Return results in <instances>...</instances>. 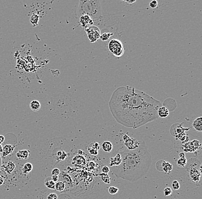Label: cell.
<instances>
[{"label": "cell", "instance_id": "cell-1", "mask_svg": "<svg viewBox=\"0 0 202 199\" xmlns=\"http://www.w3.org/2000/svg\"><path fill=\"white\" fill-rule=\"evenodd\" d=\"M161 102L134 87L117 89L109 101L110 111L119 123L134 129L159 118Z\"/></svg>", "mask_w": 202, "mask_h": 199}, {"label": "cell", "instance_id": "cell-2", "mask_svg": "<svg viewBox=\"0 0 202 199\" xmlns=\"http://www.w3.org/2000/svg\"><path fill=\"white\" fill-rule=\"evenodd\" d=\"M122 162L118 166L112 167V172L117 178L130 182L138 181L148 172L152 164V156L145 143L141 141L137 149L119 152Z\"/></svg>", "mask_w": 202, "mask_h": 199}, {"label": "cell", "instance_id": "cell-3", "mask_svg": "<svg viewBox=\"0 0 202 199\" xmlns=\"http://www.w3.org/2000/svg\"><path fill=\"white\" fill-rule=\"evenodd\" d=\"M76 17L79 18L83 15L88 16L94 21L100 20L102 17V8L100 1H80L77 10Z\"/></svg>", "mask_w": 202, "mask_h": 199}, {"label": "cell", "instance_id": "cell-4", "mask_svg": "<svg viewBox=\"0 0 202 199\" xmlns=\"http://www.w3.org/2000/svg\"><path fill=\"white\" fill-rule=\"evenodd\" d=\"M187 170L189 178L194 183H201V164L195 159H191L187 164Z\"/></svg>", "mask_w": 202, "mask_h": 199}, {"label": "cell", "instance_id": "cell-5", "mask_svg": "<svg viewBox=\"0 0 202 199\" xmlns=\"http://www.w3.org/2000/svg\"><path fill=\"white\" fill-rule=\"evenodd\" d=\"M109 49L110 51L117 57H121L124 53V48L120 40L114 39L110 40L109 43Z\"/></svg>", "mask_w": 202, "mask_h": 199}, {"label": "cell", "instance_id": "cell-6", "mask_svg": "<svg viewBox=\"0 0 202 199\" xmlns=\"http://www.w3.org/2000/svg\"><path fill=\"white\" fill-rule=\"evenodd\" d=\"M85 30L91 42H95L100 38L101 31L98 28L92 25L85 28Z\"/></svg>", "mask_w": 202, "mask_h": 199}, {"label": "cell", "instance_id": "cell-7", "mask_svg": "<svg viewBox=\"0 0 202 199\" xmlns=\"http://www.w3.org/2000/svg\"><path fill=\"white\" fill-rule=\"evenodd\" d=\"M189 129L186 128L184 129L183 127V125L181 123H176L172 125V126L170 128V133L171 135L174 137H175L176 138H178L181 135L184 134L186 131L188 130Z\"/></svg>", "mask_w": 202, "mask_h": 199}, {"label": "cell", "instance_id": "cell-8", "mask_svg": "<svg viewBox=\"0 0 202 199\" xmlns=\"http://www.w3.org/2000/svg\"><path fill=\"white\" fill-rule=\"evenodd\" d=\"M141 141H137L134 138H130L124 142V146L129 150H133L137 149L139 146Z\"/></svg>", "mask_w": 202, "mask_h": 199}, {"label": "cell", "instance_id": "cell-9", "mask_svg": "<svg viewBox=\"0 0 202 199\" xmlns=\"http://www.w3.org/2000/svg\"><path fill=\"white\" fill-rule=\"evenodd\" d=\"M79 19L80 24L84 29L87 27L92 26L94 24L93 20L87 15H83L80 17Z\"/></svg>", "mask_w": 202, "mask_h": 199}, {"label": "cell", "instance_id": "cell-10", "mask_svg": "<svg viewBox=\"0 0 202 199\" xmlns=\"http://www.w3.org/2000/svg\"><path fill=\"white\" fill-rule=\"evenodd\" d=\"M121 162L122 157L119 153H118L114 157H111L110 159V166L111 167L118 166L121 164Z\"/></svg>", "mask_w": 202, "mask_h": 199}, {"label": "cell", "instance_id": "cell-11", "mask_svg": "<svg viewBox=\"0 0 202 199\" xmlns=\"http://www.w3.org/2000/svg\"><path fill=\"white\" fill-rule=\"evenodd\" d=\"M193 127L198 132H202V118L199 117L194 120L192 122Z\"/></svg>", "mask_w": 202, "mask_h": 199}, {"label": "cell", "instance_id": "cell-12", "mask_svg": "<svg viewBox=\"0 0 202 199\" xmlns=\"http://www.w3.org/2000/svg\"><path fill=\"white\" fill-rule=\"evenodd\" d=\"M30 155V152L28 150H19L16 153V157L21 159H28Z\"/></svg>", "mask_w": 202, "mask_h": 199}, {"label": "cell", "instance_id": "cell-13", "mask_svg": "<svg viewBox=\"0 0 202 199\" xmlns=\"http://www.w3.org/2000/svg\"><path fill=\"white\" fill-rule=\"evenodd\" d=\"M14 146L9 145V144H7L5 145V146L3 147V149H2V155L4 157H6L7 156H8L9 154H11L14 151Z\"/></svg>", "mask_w": 202, "mask_h": 199}, {"label": "cell", "instance_id": "cell-14", "mask_svg": "<svg viewBox=\"0 0 202 199\" xmlns=\"http://www.w3.org/2000/svg\"><path fill=\"white\" fill-rule=\"evenodd\" d=\"M60 176H61V178H62V180L65 185V186H72V184H73V181H72V179L71 178V177L67 173H65L62 172V174H60Z\"/></svg>", "mask_w": 202, "mask_h": 199}, {"label": "cell", "instance_id": "cell-15", "mask_svg": "<svg viewBox=\"0 0 202 199\" xmlns=\"http://www.w3.org/2000/svg\"><path fill=\"white\" fill-rule=\"evenodd\" d=\"M86 163V159L84 157L81 155H78L74 157L73 159V164L76 165L78 166H82L84 165Z\"/></svg>", "mask_w": 202, "mask_h": 199}, {"label": "cell", "instance_id": "cell-16", "mask_svg": "<svg viewBox=\"0 0 202 199\" xmlns=\"http://www.w3.org/2000/svg\"><path fill=\"white\" fill-rule=\"evenodd\" d=\"M157 114L159 117L166 118L169 115V110L165 107H160L158 109Z\"/></svg>", "mask_w": 202, "mask_h": 199}, {"label": "cell", "instance_id": "cell-17", "mask_svg": "<svg viewBox=\"0 0 202 199\" xmlns=\"http://www.w3.org/2000/svg\"><path fill=\"white\" fill-rule=\"evenodd\" d=\"M113 145L109 141H105L102 144V148L105 152H110L113 149Z\"/></svg>", "mask_w": 202, "mask_h": 199}, {"label": "cell", "instance_id": "cell-18", "mask_svg": "<svg viewBox=\"0 0 202 199\" xmlns=\"http://www.w3.org/2000/svg\"><path fill=\"white\" fill-rule=\"evenodd\" d=\"M44 183V185L46 186L48 188H49L50 189H55V183L52 180L51 177H49L46 178Z\"/></svg>", "mask_w": 202, "mask_h": 199}, {"label": "cell", "instance_id": "cell-19", "mask_svg": "<svg viewBox=\"0 0 202 199\" xmlns=\"http://www.w3.org/2000/svg\"><path fill=\"white\" fill-rule=\"evenodd\" d=\"M33 169V165L30 162H27L25 164L22 168V172L24 174H28L32 172Z\"/></svg>", "mask_w": 202, "mask_h": 199}, {"label": "cell", "instance_id": "cell-20", "mask_svg": "<svg viewBox=\"0 0 202 199\" xmlns=\"http://www.w3.org/2000/svg\"><path fill=\"white\" fill-rule=\"evenodd\" d=\"M40 107H41V105L40 102L36 100H34L32 101L30 103V108L33 111H37L40 108Z\"/></svg>", "mask_w": 202, "mask_h": 199}, {"label": "cell", "instance_id": "cell-21", "mask_svg": "<svg viewBox=\"0 0 202 199\" xmlns=\"http://www.w3.org/2000/svg\"><path fill=\"white\" fill-rule=\"evenodd\" d=\"M15 164L12 161H9L5 166V170L8 174H11L15 169Z\"/></svg>", "mask_w": 202, "mask_h": 199}, {"label": "cell", "instance_id": "cell-22", "mask_svg": "<svg viewBox=\"0 0 202 199\" xmlns=\"http://www.w3.org/2000/svg\"><path fill=\"white\" fill-rule=\"evenodd\" d=\"M100 177H101V180L103 183L107 184H109L111 181V178L109 176L108 174H105V173H101L100 174Z\"/></svg>", "mask_w": 202, "mask_h": 199}, {"label": "cell", "instance_id": "cell-23", "mask_svg": "<svg viewBox=\"0 0 202 199\" xmlns=\"http://www.w3.org/2000/svg\"><path fill=\"white\" fill-rule=\"evenodd\" d=\"M173 169V166L171 164H170L168 162H166L164 164V167L163 169V171H164V172L166 174H168L172 171V170Z\"/></svg>", "mask_w": 202, "mask_h": 199}, {"label": "cell", "instance_id": "cell-24", "mask_svg": "<svg viewBox=\"0 0 202 199\" xmlns=\"http://www.w3.org/2000/svg\"><path fill=\"white\" fill-rule=\"evenodd\" d=\"M65 188V185L62 181H58L55 183V189H56L57 191L62 192Z\"/></svg>", "mask_w": 202, "mask_h": 199}, {"label": "cell", "instance_id": "cell-25", "mask_svg": "<svg viewBox=\"0 0 202 199\" xmlns=\"http://www.w3.org/2000/svg\"><path fill=\"white\" fill-rule=\"evenodd\" d=\"M38 21H39V17H38V16L37 15V14H33V15L31 17L30 21H31V23L33 26H36V25H38Z\"/></svg>", "mask_w": 202, "mask_h": 199}, {"label": "cell", "instance_id": "cell-26", "mask_svg": "<svg viewBox=\"0 0 202 199\" xmlns=\"http://www.w3.org/2000/svg\"><path fill=\"white\" fill-rule=\"evenodd\" d=\"M187 164V159L186 158H180L177 161V165L179 167L184 168L186 166Z\"/></svg>", "mask_w": 202, "mask_h": 199}, {"label": "cell", "instance_id": "cell-27", "mask_svg": "<svg viewBox=\"0 0 202 199\" xmlns=\"http://www.w3.org/2000/svg\"><path fill=\"white\" fill-rule=\"evenodd\" d=\"M113 35V33L105 32V33H103V34L101 35L100 39H101V40L103 41H105L109 40L110 39V38L112 37Z\"/></svg>", "mask_w": 202, "mask_h": 199}, {"label": "cell", "instance_id": "cell-28", "mask_svg": "<svg viewBox=\"0 0 202 199\" xmlns=\"http://www.w3.org/2000/svg\"><path fill=\"white\" fill-rule=\"evenodd\" d=\"M165 161L164 160H159L156 164V168L159 171H163V169L164 167V164Z\"/></svg>", "mask_w": 202, "mask_h": 199}, {"label": "cell", "instance_id": "cell-29", "mask_svg": "<svg viewBox=\"0 0 202 199\" xmlns=\"http://www.w3.org/2000/svg\"><path fill=\"white\" fill-rule=\"evenodd\" d=\"M67 154L64 151H58L56 153V156L60 160H64L67 157Z\"/></svg>", "mask_w": 202, "mask_h": 199}, {"label": "cell", "instance_id": "cell-30", "mask_svg": "<svg viewBox=\"0 0 202 199\" xmlns=\"http://www.w3.org/2000/svg\"><path fill=\"white\" fill-rule=\"evenodd\" d=\"M118 191H119V189L115 186H112L109 188V192L110 195H115L117 193Z\"/></svg>", "mask_w": 202, "mask_h": 199}, {"label": "cell", "instance_id": "cell-31", "mask_svg": "<svg viewBox=\"0 0 202 199\" xmlns=\"http://www.w3.org/2000/svg\"><path fill=\"white\" fill-rule=\"evenodd\" d=\"M87 150H88V152H89L91 154H92V155H93V156H97V155H98V150L94 149L93 147H91L90 146H88Z\"/></svg>", "mask_w": 202, "mask_h": 199}, {"label": "cell", "instance_id": "cell-32", "mask_svg": "<svg viewBox=\"0 0 202 199\" xmlns=\"http://www.w3.org/2000/svg\"><path fill=\"white\" fill-rule=\"evenodd\" d=\"M172 193V190L170 187H165L164 189V196H170Z\"/></svg>", "mask_w": 202, "mask_h": 199}, {"label": "cell", "instance_id": "cell-33", "mask_svg": "<svg viewBox=\"0 0 202 199\" xmlns=\"http://www.w3.org/2000/svg\"><path fill=\"white\" fill-rule=\"evenodd\" d=\"M89 146H90L91 147H93L94 149H95V150H98H98L100 149V148H101V146L100 145L99 143L96 142H94L91 143V144L89 145Z\"/></svg>", "mask_w": 202, "mask_h": 199}, {"label": "cell", "instance_id": "cell-34", "mask_svg": "<svg viewBox=\"0 0 202 199\" xmlns=\"http://www.w3.org/2000/svg\"><path fill=\"white\" fill-rule=\"evenodd\" d=\"M172 187L175 191L178 190L180 188V184L177 180H174L172 183Z\"/></svg>", "mask_w": 202, "mask_h": 199}, {"label": "cell", "instance_id": "cell-35", "mask_svg": "<svg viewBox=\"0 0 202 199\" xmlns=\"http://www.w3.org/2000/svg\"><path fill=\"white\" fill-rule=\"evenodd\" d=\"M157 5H158V1H157L156 0L152 1L149 3V6L152 9L156 8L157 6Z\"/></svg>", "mask_w": 202, "mask_h": 199}, {"label": "cell", "instance_id": "cell-36", "mask_svg": "<svg viewBox=\"0 0 202 199\" xmlns=\"http://www.w3.org/2000/svg\"><path fill=\"white\" fill-rule=\"evenodd\" d=\"M58 196L55 193H51L47 196V199H58Z\"/></svg>", "mask_w": 202, "mask_h": 199}, {"label": "cell", "instance_id": "cell-37", "mask_svg": "<svg viewBox=\"0 0 202 199\" xmlns=\"http://www.w3.org/2000/svg\"><path fill=\"white\" fill-rule=\"evenodd\" d=\"M110 169L109 168V166L105 165L104 166H103V168H102V173H105V174H108V173L110 172Z\"/></svg>", "mask_w": 202, "mask_h": 199}, {"label": "cell", "instance_id": "cell-38", "mask_svg": "<svg viewBox=\"0 0 202 199\" xmlns=\"http://www.w3.org/2000/svg\"><path fill=\"white\" fill-rule=\"evenodd\" d=\"M60 170L58 168H54L52 171V175H56V176H59L60 174Z\"/></svg>", "mask_w": 202, "mask_h": 199}, {"label": "cell", "instance_id": "cell-39", "mask_svg": "<svg viewBox=\"0 0 202 199\" xmlns=\"http://www.w3.org/2000/svg\"><path fill=\"white\" fill-rule=\"evenodd\" d=\"M51 179L52 180L55 182V183H57L59 179V176H56V175H52V177H51Z\"/></svg>", "mask_w": 202, "mask_h": 199}, {"label": "cell", "instance_id": "cell-40", "mask_svg": "<svg viewBox=\"0 0 202 199\" xmlns=\"http://www.w3.org/2000/svg\"><path fill=\"white\" fill-rule=\"evenodd\" d=\"M124 2L126 3L127 4H132L136 2V1H135V0H134V1H126V0H125V1H124Z\"/></svg>", "mask_w": 202, "mask_h": 199}, {"label": "cell", "instance_id": "cell-41", "mask_svg": "<svg viewBox=\"0 0 202 199\" xmlns=\"http://www.w3.org/2000/svg\"><path fill=\"white\" fill-rule=\"evenodd\" d=\"M4 140H5L4 136H3L2 135H0V145H1L4 142Z\"/></svg>", "mask_w": 202, "mask_h": 199}, {"label": "cell", "instance_id": "cell-42", "mask_svg": "<svg viewBox=\"0 0 202 199\" xmlns=\"http://www.w3.org/2000/svg\"><path fill=\"white\" fill-rule=\"evenodd\" d=\"M94 166H95V163L92 161H91L89 163V167L90 168V169H93Z\"/></svg>", "mask_w": 202, "mask_h": 199}, {"label": "cell", "instance_id": "cell-43", "mask_svg": "<svg viewBox=\"0 0 202 199\" xmlns=\"http://www.w3.org/2000/svg\"><path fill=\"white\" fill-rule=\"evenodd\" d=\"M123 140L124 141V142L125 141H127V140H129V138H130V137L127 135V134H124V136H123Z\"/></svg>", "mask_w": 202, "mask_h": 199}, {"label": "cell", "instance_id": "cell-44", "mask_svg": "<svg viewBox=\"0 0 202 199\" xmlns=\"http://www.w3.org/2000/svg\"><path fill=\"white\" fill-rule=\"evenodd\" d=\"M179 156L180 158H185V153L184 152H180Z\"/></svg>", "mask_w": 202, "mask_h": 199}, {"label": "cell", "instance_id": "cell-45", "mask_svg": "<svg viewBox=\"0 0 202 199\" xmlns=\"http://www.w3.org/2000/svg\"><path fill=\"white\" fill-rule=\"evenodd\" d=\"M4 183V177L2 176H0V186L2 185Z\"/></svg>", "mask_w": 202, "mask_h": 199}, {"label": "cell", "instance_id": "cell-46", "mask_svg": "<svg viewBox=\"0 0 202 199\" xmlns=\"http://www.w3.org/2000/svg\"><path fill=\"white\" fill-rule=\"evenodd\" d=\"M1 166H2V159H1V156H0V170H1Z\"/></svg>", "mask_w": 202, "mask_h": 199}, {"label": "cell", "instance_id": "cell-47", "mask_svg": "<svg viewBox=\"0 0 202 199\" xmlns=\"http://www.w3.org/2000/svg\"><path fill=\"white\" fill-rule=\"evenodd\" d=\"M2 149H3V147L1 146V145H0V153L2 152Z\"/></svg>", "mask_w": 202, "mask_h": 199}]
</instances>
